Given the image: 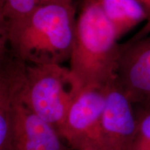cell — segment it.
<instances>
[{
    "label": "cell",
    "instance_id": "6da1fadb",
    "mask_svg": "<svg viewBox=\"0 0 150 150\" xmlns=\"http://www.w3.org/2000/svg\"><path fill=\"white\" fill-rule=\"evenodd\" d=\"M76 19L73 3H56L0 21V53L27 65H61L70 61Z\"/></svg>",
    "mask_w": 150,
    "mask_h": 150
},
{
    "label": "cell",
    "instance_id": "52a82bcc",
    "mask_svg": "<svg viewBox=\"0 0 150 150\" xmlns=\"http://www.w3.org/2000/svg\"><path fill=\"white\" fill-rule=\"evenodd\" d=\"M0 150H12L27 64L0 53Z\"/></svg>",
    "mask_w": 150,
    "mask_h": 150
},
{
    "label": "cell",
    "instance_id": "7c38bea8",
    "mask_svg": "<svg viewBox=\"0 0 150 150\" xmlns=\"http://www.w3.org/2000/svg\"><path fill=\"white\" fill-rule=\"evenodd\" d=\"M136 1L142 6L147 14V21L146 22V24L142 29L149 27L150 26V0H136Z\"/></svg>",
    "mask_w": 150,
    "mask_h": 150
},
{
    "label": "cell",
    "instance_id": "7a4b0ae2",
    "mask_svg": "<svg viewBox=\"0 0 150 150\" xmlns=\"http://www.w3.org/2000/svg\"><path fill=\"white\" fill-rule=\"evenodd\" d=\"M98 1L83 3L76 19L70 70L83 87L104 86L116 79L120 45Z\"/></svg>",
    "mask_w": 150,
    "mask_h": 150
},
{
    "label": "cell",
    "instance_id": "8fae6325",
    "mask_svg": "<svg viewBox=\"0 0 150 150\" xmlns=\"http://www.w3.org/2000/svg\"><path fill=\"white\" fill-rule=\"evenodd\" d=\"M138 123L129 150H150V108H143L137 113Z\"/></svg>",
    "mask_w": 150,
    "mask_h": 150
},
{
    "label": "cell",
    "instance_id": "5bb4252c",
    "mask_svg": "<svg viewBox=\"0 0 150 150\" xmlns=\"http://www.w3.org/2000/svg\"><path fill=\"white\" fill-rule=\"evenodd\" d=\"M97 1V0H83V3H92Z\"/></svg>",
    "mask_w": 150,
    "mask_h": 150
},
{
    "label": "cell",
    "instance_id": "4fadbf2b",
    "mask_svg": "<svg viewBox=\"0 0 150 150\" xmlns=\"http://www.w3.org/2000/svg\"><path fill=\"white\" fill-rule=\"evenodd\" d=\"M149 33H150V26L149 27L145 28V29H142L141 30H140V31H138V32L131 39H133V40H135V39L140 38L145 36V35L149 34Z\"/></svg>",
    "mask_w": 150,
    "mask_h": 150
},
{
    "label": "cell",
    "instance_id": "9a60e30c",
    "mask_svg": "<svg viewBox=\"0 0 150 150\" xmlns=\"http://www.w3.org/2000/svg\"><path fill=\"white\" fill-rule=\"evenodd\" d=\"M87 150H96V149H87Z\"/></svg>",
    "mask_w": 150,
    "mask_h": 150
},
{
    "label": "cell",
    "instance_id": "ba28073f",
    "mask_svg": "<svg viewBox=\"0 0 150 150\" xmlns=\"http://www.w3.org/2000/svg\"><path fill=\"white\" fill-rule=\"evenodd\" d=\"M59 131L33 112L21 97L12 150H67Z\"/></svg>",
    "mask_w": 150,
    "mask_h": 150
},
{
    "label": "cell",
    "instance_id": "277c9868",
    "mask_svg": "<svg viewBox=\"0 0 150 150\" xmlns=\"http://www.w3.org/2000/svg\"><path fill=\"white\" fill-rule=\"evenodd\" d=\"M106 95V85L87 86L73 101L59 133L73 149L97 150Z\"/></svg>",
    "mask_w": 150,
    "mask_h": 150
},
{
    "label": "cell",
    "instance_id": "8992f818",
    "mask_svg": "<svg viewBox=\"0 0 150 150\" xmlns=\"http://www.w3.org/2000/svg\"><path fill=\"white\" fill-rule=\"evenodd\" d=\"M116 80L133 104L150 108V33L120 44Z\"/></svg>",
    "mask_w": 150,
    "mask_h": 150
},
{
    "label": "cell",
    "instance_id": "5b68a950",
    "mask_svg": "<svg viewBox=\"0 0 150 150\" xmlns=\"http://www.w3.org/2000/svg\"><path fill=\"white\" fill-rule=\"evenodd\" d=\"M133 105L116 79L106 84L97 150H129L138 123Z\"/></svg>",
    "mask_w": 150,
    "mask_h": 150
},
{
    "label": "cell",
    "instance_id": "9c48e42d",
    "mask_svg": "<svg viewBox=\"0 0 150 150\" xmlns=\"http://www.w3.org/2000/svg\"><path fill=\"white\" fill-rule=\"evenodd\" d=\"M117 39L143 21L147 14L136 0H97Z\"/></svg>",
    "mask_w": 150,
    "mask_h": 150
},
{
    "label": "cell",
    "instance_id": "30bf717a",
    "mask_svg": "<svg viewBox=\"0 0 150 150\" xmlns=\"http://www.w3.org/2000/svg\"><path fill=\"white\" fill-rule=\"evenodd\" d=\"M72 3V0H0V21L22 18L42 6Z\"/></svg>",
    "mask_w": 150,
    "mask_h": 150
},
{
    "label": "cell",
    "instance_id": "3957f363",
    "mask_svg": "<svg viewBox=\"0 0 150 150\" xmlns=\"http://www.w3.org/2000/svg\"><path fill=\"white\" fill-rule=\"evenodd\" d=\"M82 88L70 68L59 64L27 65L22 99L35 115L60 133L71 104Z\"/></svg>",
    "mask_w": 150,
    "mask_h": 150
}]
</instances>
